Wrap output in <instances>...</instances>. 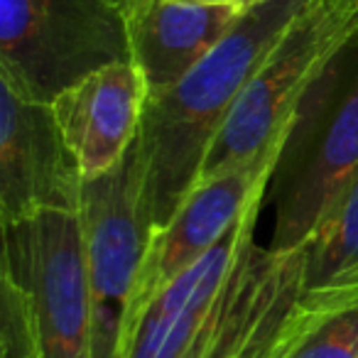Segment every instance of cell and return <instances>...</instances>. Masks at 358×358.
Masks as SVG:
<instances>
[{
    "label": "cell",
    "instance_id": "cell-12",
    "mask_svg": "<svg viewBox=\"0 0 358 358\" xmlns=\"http://www.w3.org/2000/svg\"><path fill=\"white\" fill-rule=\"evenodd\" d=\"M304 294L358 287V174L304 245Z\"/></svg>",
    "mask_w": 358,
    "mask_h": 358
},
{
    "label": "cell",
    "instance_id": "cell-18",
    "mask_svg": "<svg viewBox=\"0 0 358 358\" xmlns=\"http://www.w3.org/2000/svg\"><path fill=\"white\" fill-rule=\"evenodd\" d=\"M115 3H118V6H123V3H125V0H115Z\"/></svg>",
    "mask_w": 358,
    "mask_h": 358
},
{
    "label": "cell",
    "instance_id": "cell-3",
    "mask_svg": "<svg viewBox=\"0 0 358 358\" xmlns=\"http://www.w3.org/2000/svg\"><path fill=\"white\" fill-rule=\"evenodd\" d=\"M356 35V8L346 0H312L236 101L206 152L199 182L231 172L287 138L302 101Z\"/></svg>",
    "mask_w": 358,
    "mask_h": 358
},
{
    "label": "cell",
    "instance_id": "cell-10",
    "mask_svg": "<svg viewBox=\"0 0 358 358\" xmlns=\"http://www.w3.org/2000/svg\"><path fill=\"white\" fill-rule=\"evenodd\" d=\"M148 96V84L133 62L94 71L57 96L52 110L81 177L110 172L133 150Z\"/></svg>",
    "mask_w": 358,
    "mask_h": 358
},
{
    "label": "cell",
    "instance_id": "cell-7",
    "mask_svg": "<svg viewBox=\"0 0 358 358\" xmlns=\"http://www.w3.org/2000/svg\"><path fill=\"white\" fill-rule=\"evenodd\" d=\"M285 140L231 172L199 182L189 192V196L179 204L172 219L157 231H152L138 275V285H135L125 334L150 299L157 297L169 282L187 273L192 265L199 263L214 245H219V241L238 224L241 216L255 201L268 196L270 179L278 167Z\"/></svg>",
    "mask_w": 358,
    "mask_h": 358
},
{
    "label": "cell",
    "instance_id": "cell-15",
    "mask_svg": "<svg viewBox=\"0 0 358 358\" xmlns=\"http://www.w3.org/2000/svg\"><path fill=\"white\" fill-rule=\"evenodd\" d=\"M0 358H42L32 299L6 273H0Z\"/></svg>",
    "mask_w": 358,
    "mask_h": 358
},
{
    "label": "cell",
    "instance_id": "cell-1",
    "mask_svg": "<svg viewBox=\"0 0 358 358\" xmlns=\"http://www.w3.org/2000/svg\"><path fill=\"white\" fill-rule=\"evenodd\" d=\"M312 0H258L234 30L182 79L148 96L135 140L143 214L164 226L199 182L206 152L236 101Z\"/></svg>",
    "mask_w": 358,
    "mask_h": 358
},
{
    "label": "cell",
    "instance_id": "cell-9",
    "mask_svg": "<svg viewBox=\"0 0 358 358\" xmlns=\"http://www.w3.org/2000/svg\"><path fill=\"white\" fill-rule=\"evenodd\" d=\"M265 196L258 199L241 221L196 265L169 282L145 304L130 324L123 341V358H194L221 304L236 260L248 241Z\"/></svg>",
    "mask_w": 358,
    "mask_h": 358
},
{
    "label": "cell",
    "instance_id": "cell-8",
    "mask_svg": "<svg viewBox=\"0 0 358 358\" xmlns=\"http://www.w3.org/2000/svg\"><path fill=\"white\" fill-rule=\"evenodd\" d=\"M81 169L52 103L0 79V226L42 211H79Z\"/></svg>",
    "mask_w": 358,
    "mask_h": 358
},
{
    "label": "cell",
    "instance_id": "cell-14",
    "mask_svg": "<svg viewBox=\"0 0 358 358\" xmlns=\"http://www.w3.org/2000/svg\"><path fill=\"white\" fill-rule=\"evenodd\" d=\"M304 265L289 278V282L282 287L273 307L263 317V322L253 329L248 341L236 351L234 358H282L289 343L294 341L299 327L304 319Z\"/></svg>",
    "mask_w": 358,
    "mask_h": 358
},
{
    "label": "cell",
    "instance_id": "cell-4",
    "mask_svg": "<svg viewBox=\"0 0 358 358\" xmlns=\"http://www.w3.org/2000/svg\"><path fill=\"white\" fill-rule=\"evenodd\" d=\"M130 62L115 0H0V79L40 103L99 69Z\"/></svg>",
    "mask_w": 358,
    "mask_h": 358
},
{
    "label": "cell",
    "instance_id": "cell-2",
    "mask_svg": "<svg viewBox=\"0 0 358 358\" xmlns=\"http://www.w3.org/2000/svg\"><path fill=\"white\" fill-rule=\"evenodd\" d=\"M358 174V35L317 79L289 130L268 192L275 226L268 248L307 245L343 187Z\"/></svg>",
    "mask_w": 358,
    "mask_h": 358
},
{
    "label": "cell",
    "instance_id": "cell-5",
    "mask_svg": "<svg viewBox=\"0 0 358 358\" xmlns=\"http://www.w3.org/2000/svg\"><path fill=\"white\" fill-rule=\"evenodd\" d=\"M79 224L94 309V358H123V334L150 243L135 145L110 172L81 182Z\"/></svg>",
    "mask_w": 358,
    "mask_h": 358
},
{
    "label": "cell",
    "instance_id": "cell-13",
    "mask_svg": "<svg viewBox=\"0 0 358 358\" xmlns=\"http://www.w3.org/2000/svg\"><path fill=\"white\" fill-rule=\"evenodd\" d=\"M302 299V327L282 358H358V287Z\"/></svg>",
    "mask_w": 358,
    "mask_h": 358
},
{
    "label": "cell",
    "instance_id": "cell-17",
    "mask_svg": "<svg viewBox=\"0 0 358 358\" xmlns=\"http://www.w3.org/2000/svg\"><path fill=\"white\" fill-rule=\"evenodd\" d=\"M346 3H348V6H353V8L358 10V0H346Z\"/></svg>",
    "mask_w": 358,
    "mask_h": 358
},
{
    "label": "cell",
    "instance_id": "cell-6",
    "mask_svg": "<svg viewBox=\"0 0 358 358\" xmlns=\"http://www.w3.org/2000/svg\"><path fill=\"white\" fill-rule=\"evenodd\" d=\"M3 273L27 289L42 358H94V309L79 214L3 224Z\"/></svg>",
    "mask_w": 358,
    "mask_h": 358
},
{
    "label": "cell",
    "instance_id": "cell-16",
    "mask_svg": "<svg viewBox=\"0 0 358 358\" xmlns=\"http://www.w3.org/2000/svg\"><path fill=\"white\" fill-rule=\"evenodd\" d=\"M185 3H214V6H253L258 0H185Z\"/></svg>",
    "mask_w": 358,
    "mask_h": 358
},
{
    "label": "cell",
    "instance_id": "cell-11",
    "mask_svg": "<svg viewBox=\"0 0 358 358\" xmlns=\"http://www.w3.org/2000/svg\"><path fill=\"white\" fill-rule=\"evenodd\" d=\"M130 62L138 66L150 96L189 74L241 20L243 6L185 0H125Z\"/></svg>",
    "mask_w": 358,
    "mask_h": 358
}]
</instances>
